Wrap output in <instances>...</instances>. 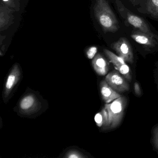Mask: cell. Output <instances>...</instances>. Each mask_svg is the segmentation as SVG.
<instances>
[{
    "instance_id": "obj_11",
    "label": "cell",
    "mask_w": 158,
    "mask_h": 158,
    "mask_svg": "<svg viewBox=\"0 0 158 158\" xmlns=\"http://www.w3.org/2000/svg\"><path fill=\"white\" fill-rule=\"evenodd\" d=\"M92 65L94 70L99 75H105L109 71V64L107 61L100 54H97L93 58Z\"/></svg>"
},
{
    "instance_id": "obj_4",
    "label": "cell",
    "mask_w": 158,
    "mask_h": 158,
    "mask_svg": "<svg viewBox=\"0 0 158 158\" xmlns=\"http://www.w3.org/2000/svg\"><path fill=\"white\" fill-rule=\"evenodd\" d=\"M111 47L125 62L130 63L133 62L134 54L133 49L129 41L126 38H121L117 41L112 43Z\"/></svg>"
},
{
    "instance_id": "obj_5",
    "label": "cell",
    "mask_w": 158,
    "mask_h": 158,
    "mask_svg": "<svg viewBox=\"0 0 158 158\" xmlns=\"http://www.w3.org/2000/svg\"><path fill=\"white\" fill-rule=\"evenodd\" d=\"M105 80L108 85L117 92H124L129 90V84L119 72L112 71L107 75Z\"/></svg>"
},
{
    "instance_id": "obj_17",
    "label": "cell",
    "mask_w": 158,
    "mask_h": 158,
    "mask_svg": "<svg viewBox=\"0 0 158 158\" xmlns=\"http://www.w3.org/2000/svg\"><path fill=\"white\" fill-rule=\"evenodd\" d=\"M134 87L135 94L138 97H140L141 96V90L139 83H138L137 82H135L134 84Z\"/></svg>"
},
{
    "instance_id": "obj_14",
    "label": "cell",
    "mask_w": 158,
    "mask_h": 158,
    "mask_svg": "<svg viewBox=\"0 0 158 158\" xmlns=\"http://www.w3.org/2000/svg\"><path fill=\"white\" fill-rule=\"evenodd\" d=\"M64 157L68 158H85V156L76 151H70L66 153Z\"/></svg>"
},
{
    "instance_id": "obj_8",
    "label": "cell",
    "mask_w": 158,
    "mask_h": 158,
    "mask_svg": "<svg viewBox=\"0 0 158 158\" xmlns=\"http://www.w3.org/2000/svg\"><path fill=\"white\" fill-rule=\"evenodd\" d=\"M155 36L139 30L135 31L131 35V37L137 43L149 48H153L157 45Z\"/></svg>"
},
{
    "instance_id": "obj_6",
    "label": "cell",
    "mask_w": 158,
    "mask_h": 158,
    "mask_svg": "<svg viewBox=\"0 0 158 158\" xmlns=\"http://www.w3.org/2000/svg\"><path fill=\"white\" fill-rule=\"evenodd\" d=\"M105 55L110 60V62L114 65V68L128 81H131L132 77L130 74V69L126 64L125 61L119 56H117L109 50L104 49Z\"/></svg>"
},
{
    "instance_id": "obj_9",
    "label": "cell",
    "mask_w": 158,
    "mask_h": 158,
    "mask_svg": "<svg viewBox=\"0 0 158 158\" xmlns=\"http://www.w3.org/2000/svg\"><path fill=\"white\" fill-rule=\"evenodd\" d=\"M20 110L24 113H30L37 109L38 102L35 95L32 94L25 96L20 102Z\"/></svg>"
},
{
    "instance_id": "obj_12",
    "label": "cell",
    "mask_w": 158,
    "mask_h": 158,
    "mask_svg": "<svg viewBox=\"0 0 158 158\" xmlns=\"http://www.w3.org/2000/svg\"><path fill=\"white\" fill-rule=\"evenodd\" d=\"M95 121L97 126L103 130L109 129V117L108 112L105 108L98 113L95 116Z\"/></svg>"
},
{
    "instance_id": "obj_1",
    "label": "cell",
    "mask_w": 158,
    "mask_h": 158,
    "mask_svg": "<svg viewBox=\"0 0 158 158\" xmlns=\"http://www.w3.org/2000/svg\"><path fill=\"white\" fill-rule=\"evenodd\" d=\"M94 10L95 16L104 32L115 33L118 31L119 22L106 0H97Z\"/></svg>"
},
{
    "instance_id": "obj_7",
    "label": "cell",
    "mask_w": 158,
    "mask_h": 158,
    "mask_svg": "<svg viewBox=\"0 0 158 158\" xmlns=\"http://www.w3.org/2000/svg\"><path fill=\"white\" fill-rule=\"evenodd\" d=\"M21 76V70L19 65L15 64L8 75L4 85V95L5 98H8L10 96L20 80Z\"/></svg>"
},
{
    "instance_id": "obj_16",
    "label": "cell",
    "mask_w": 158,
    "mask_h": 158,
    "mask_svg": "<svg viewBox=\"0 0 158 158\" xmlns=\"http://www.w3.org/2000/svg\"><path fill=\"white\" fill-rule=\"evenodd\" d=\"M153 142L155 148L158 150V126L153 129Z\"/></svg>"
},
{
    "instance_id": "obj_15",
    "label": "cell",
    "mask_w": 158,
    "mask_h": 158,
    "mask_svg": "<svg viewBox=\"0 0 158 158\" xmlns=\"http://www.w3.org/2000/svg\"><path fill=\"white\" fill-rule=\"evenodd\" d=\"M98 51L97 47H91L87 50L86 52V55L88 58L89 59H92L96 56V53Z\"/></svg>"
},
{
    "instance_id": "obj_13",
    "label": "cell",
    "mask_w": 158,
    "mask_h": 158,
    "mask_svg": "<svg viewBox=\"0 0 158 158\" xmlns=\"http://www.w3.org/2000/svg\"><path fill=\"white\" fill-rule=\"evenodd\" d=\"M147 10L152 17L158 19V0H148Z\"/></svg>"
},
{
    "instance_id": "obj_18",
    "label": "cell",
    "mask_w": 158,
    "mask_h": 158,
    "mask_svg": "<svg viewBox=\"0 0 158 158\" xmlns=\"http://www.w3.org/2000/svg\"><path fill=\"white\" fill-rule=\"evenodd\" d=\"M3 1L5 2H8L9 0H2Z\"/></svg>"
},
{
    "instance_id": "obj_10",
    "label": "cell",
    "mask_w": 158,
    "mask_h": 158,
    "mask_svg": "<svg viewBox=\"0 0 158 158\" xmlns=\"http://www.w3.org/2000/svg\"><path fill=\"white\" fill-rule=\"evenodd\" d=\"M102 98L106 103H110L114 100L122 97L118 92L113 89L106 82L102 80L100 84Z\"/></svg>"
},
{
    "instance_id": "obj_3",
    "label": "cell",
    "mask_w": 158,
    "mask_h": 158,
    "mask_svg": "<svg viewBox=\"0 0 158 158\" xmlns=\"http://www.w3.org/2000/svg\"><path fill=\"white\" fill-rule=\"evenodd\" d=\"M116 2L119 12L128 22V23L140 31L152 35H155L152 32L148 25L144 21V19L129 11L125 7H124L122 2L119 0H116Z\"/></svg>"
},
{
    "instance_id": "obj_2",
    "label": "cell",
    "mask_w": 158,
    "mask_h": 158,
    "mask_svg": "<svg viewBox=\"0 0 158 158\" xmlns=\"http://www.w3.org/2000/svg\"><path fill=\"white\" fill-rule=\"evenodd\" d=\"M127 99L121 97L104 106L109 117V129L118 127L122 123L125 110L127 105Z\"/></svg>"
}]
</instances>
